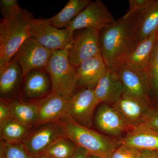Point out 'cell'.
Wrapping results in <instances>:
<instances>
[{
    "mask_svg": "<svg viewBox=\"0 0 158 158\" xmlns=\"http://www.w3.org/2000/svg\"><path fill=\"white\" fill-rule=\"evenodd\" d=\"M139 19L128 11L110 26L99 31L101 55L110 70L117 72L138 45Z\"/></svg>",
    "mask_w": 158,
    "mask_h": 158,
    "instance_id": "cell-1",
    "label": "cell"
},
{
    "mask_svg": "<svg viewBox=\"0 0 158 158\" xmlns=\"http://www.w3.org/2000/svg\"><path fill=\"white\" fill-rule=\"evenodd\" d=\"M59 123L64 136L69 138L78 147L87 150L90 155L101 158H110L114 151L120 145L119 141L82 126L68 117Z\"/></svg>",
    "mask_w": 158,
    "mask_h": 158,
    "instance_id": "cell-2",
    "label": "cell"
},
{
    "mask_svg": "<svg viewBox=\"0 0 158 158\" xmlns=\"http://www.w3.org/2000/svg\"><path fill=\"white\" fill-rule=\"evenodd\" d=\"M33 19L27 11L22 10L12 18L2 19L0 23V71L30 37V25Z\"/></svg>",
    "mask_w": 158,
    "mask_h": 158,
    "instance_id": "cell-3",
    "label": "cell"
},
{
    "mask_svg": "<svg viewBox=\"0 0 158 158\" xmlns=\"http://www.w3.org/2000/svg\"><path fill=\"white\" fill-rule=\"evenodd\" d=\"M69 48L53 51L45 70L50 77L52 91L71 96L77 87V78L69 59Z\"/></svg>",
    "mask_w": 158,
    "mask_h": 158,
    "instance_id": "cell-4",
    "label": "cell"
},
{
    "mask_svg": "<svg viewBox=\"0 0 158 158\" xmlns=\"http://www.w3.org/2000/svg\"><path fill=\"white\" fill-rule=\"evenodd\" d=\"M73 33L67 28L61 29L54 27L48 19L33 18L30 25V37L52 51L69 48Z\"/></svg>",
    "mask_w": 158,
    "mask_h": 158,
    "instance_id": "cell-5",
    "label": "cell"
},
{
    "mask_svg": "<svg viewBox=\"0 0 158 158\" xmlns=\"http://www.w3.org/2000/svg\"><path fill=\"white\" fill-rule=\"evenodd\" d=\"M98 34L99 31L91 29L73 31L72 41L68 49V57L75 68L85 60L101 55Z\"/></svg>",
    "mask_w": 158,
    "mask_h": 158,
    "instance_id": "cell-6",
    "label": "cell"
},
{
    "mask_svg": "<svg viewBox=\"0 0 158 158\" xmlns=\"http://www.w3.org/2000/svg\"><path fill=\"white\" fill-rule=\"evenodd\" d=\"M71 97L52 91L44 97L33 102L37 112L34 127L51 122H59L68 117Z\"/></svg>",
    "mask_w": 158,
    "mask_h": 158,
    "instance_id": "cell-7",
    "label": "cell"
},
{
    "mask_svg": "<svg viewBox=\"0 0 158 158\" xmlns=\"http://www.w3.org/2000/svg\"><path fill=\"white\" fill-rule=\"evenodd\" d=\"M113 15L101 0L91 2L70 23L67 29L73 32L82 29L99 31L115 22Z\"/></svg>",
    "mask_w": 158,
    "mask_h": 158,
    "instance_id": "cell-8",
    "label": "cell"
},
{
    "mask_svg": "<svg viewBox=\"0 0 158 158\" xmlns=\"http://www.w3.org/2000/svg\"><path fill=\"white\" fill-rule=\"evenodd\" d=\"M98 105L94 89H76L70 98L68 117L78 124L90 128L94 110Z\"/></svg>",
    "mask_w": 158,
    "mask_h": 158,
    "instance_id": "cell-9",
    "label": "cell"
},
{
    "mask_svg": "<svg viewBox=\"0 0 158 158\" xmlns=\"http://www.w3.org/2000/svg\"><path fill=\"white\" fill-rule=\"evenodd\" d=\"M52 52L29 37L23 44L11 60L18 62L24 77L31 71L45 69Z\"/></svg>",
    "mask_w": 158,
    "mask_h": 158,
    "instance_id": "cell-10",
    "label": "cell"
},
{
    "mask_svg": "<svg viewBox=\"0 0 158 158\" xmlns=\"http://www.w3.org/2000/svg\"><path fill=\"white\" fill-rule=\"evenodd\" d=\"M64 136L59 122H51L33 128L22 141L31 156L43 153L54 141Z\"/></svg>",
    "mask_w": 158,
    "mask_h": 158,
    "instance_id": "cell-11",
    "label": "cell"
},
{
    "mask_svg": "<svg viewBox=\"0 0 158 158\" xmlns=\"http://www.w3.org/2000/svg\"><path fill=\"white\" fill-rule=\"evenodd\" d=\"M94 123L98 129L111 137L125 136L134 128L114 107L106 103H102L99 107Z\"/></svg>",
    "mask_w": 158,
    "mask_h": 158,
    "instance_id": "cell-12",
    "label": "cell"
},
{
    "mask_svg": "<svg viewBox=\"0 0 158 158\" xmlns=\"http://www.w3.org/2000/svg\"><path fill=\"white\" fill-rule=\"evenodd\" d=\"M52 92V81L46 70H32L24 77L19 99L33 102Z\"/></svg>",
    "mask_w": 158,
    "mask_h": 158,
    "instance_id": "cell-13",
    "label": "cell"
},
{
    "mask_svg": "<svg viewBox=\"0 0 158 158\" xmlns=\"http://www.w3.org/2000/svg\"><path fill=\"white\" fill-rule=\"evenodd\" d=\"M117 72L123 85L122 97L136 99L149 103L148 86L145 75L123 64Z\"/></svg>",
    "mask_w": 158,
    "mask_h": 158,
    "instance_id": "cell-14",
    "label": "cell"
},
{
    "mask_svg": "<svg viewBox=\"0 0 158 158\" xmlns=\"http://www.w3.org/2000/svg\"><path fill=\"white\" fill-rule=\"evenodd\" d=\"M75 69L77 87L94 89L109 68L99 55L81 62Z\"/></svg>",
    "mask_w": 158,
    "mask_h": 158,
    "instance_id": "cell-15",
    "label": "cell"
},
{
    "mask_svg": "<svg viewBox=\"0 0 158 158\" xmlns=\"http://www.w3.org/2000/svg\"><path fill=\"white\" fill-rule=\"evenodd\" d=\"M23 75L17 61L11 60L0 71L1 98L19 99Z\"/></svg>",
    "mask_w": 158,
    "mask_h": 158,
    "instance_id": "cell-16",
    "label": "cell"
},
{
    "mask_svg": "<svg viewBox=\"0 0 158 158\" xmlns=\"http://www.w3.org/2000/svg\"><path fill=\"white\" fill-rule=\"evenodd\" d=\"M133 127L142 124L152 108L149 103L122 97L112 105Z\"/></svg>",
    "mask_w": 158,
    "mask_h": 158,
    "instance_id": "cell-17",
    "label": "cell"
},
{
    "mask_svg": "<svg viewBox=\"0 0 158 158\" xmlns=\"http://www.w3.org/2000/svg\"><path fill=\"white\" fill-rule=\"evenodd\" d=\"M98 104H113L122 97L123 88L117 72L108 69L94 89Z\"/></svg>",
    "mask_w": 158,
    "mask_h": 158,
    "instance_id": "cell-18",
    "label": "cell"
},
{
    "mask_svg": "<svg viewBox=\"0 0 158 158\" xmlns=\"http://www.w3.org/2000/svg\"><path fill=\"white\" fill-rule=\"evenodd\" d=\"M158 40V31L138 43L134 52L124 64L145 75Z\"/></svg>",
    "mask_w": 158,
    "mask_h": 158,
    "instance_id": "cell-19",
    "label": "cell"
},
{
    "mask_svg": "<svg viewBox=\"0 0 158 158\" xmlns=\"http://www.w3.org/2000/svg\"><path fill=\"white\" fill-rule=\"evenodd\" d=\"M125 144L139 150L158 151V131L143 124L134 127L119 140Z\"/></svg>",
    "mask_w": 158,
    "mask_h": 158,
    "instance_id": "cell-20",
    "label": "cell"
},
{
    "mask_svg": "<svg viewBox=\"0 0 158 158\" xmlns=\"http://www.w3.org/2000/svg\"><path fill=\"white\" fill-rule=\"evenodd\" d=\"M91 2L90 0H69L61 11L48 19L49 20L58 28H67L70 23Z\"/></svg>",
    "mask_w": 158,
    "mask_h": 158,
    "instance_id": "cell-21",
    "label": "cell"
},
{
    "mask_svg": "<svg viewBox=\"0 0 158 158\" xmlns=\"http://www.w3.org/2000/svg\"><path fill=\"white\" fill-rule=\"evenodd\" d=\"M137 13L139 19V43L158 31V0H154L147 8Z\"/></svg>",
    "mask_w": 158,
    "mask_h": 158,
    "instance_id": "cell-22",
    "label": "cell"
},
{
    "mask_svg": "<svg viewBox=\"0 0 158 158\" xmlns=\"http://www.w3.org/2000/svg\"><path fill=\"white\" fill-rule=\"evenodd\" d=\"M6 100L9 104L12 118L30 128H33L37 118L36 107L34 103L20 99Z\"/></svg>",
    "mask_w": 158,
    "mask_h": 158,
    "instance_id": "cell-23",
    "label": "cell"
},
{
    "mask_svg": "<svg viewBox=\"0 0 158 158\" xmlns=\"http://www.w3.org/2000/svg\"><path fill=\"white\" fill-rule=\"evenodd\" d=\"M31 129L11 118L0 125L1 140L8 143H21Z\"/></svg>",
    "mask_w": 158,
    "mask_h": 158,
    "instance_id": "cell-24",
    "label": "cell"
},
{
    "mask_svg": "<svg viewBox=\"0 0 158 158\" xmlns=\"http://www.w3.org/2000/svg\"><path fill=\"white\" fill-rule=\"evenodd\" d=\"M77 147L69 138L62 136L52 143L43 153L54 158H71Z\"/></svg>",
    "mask_w": 158,
    "mask_h": 158,
    "instance_id": "cell-25",
    "label": "cell"
},
{
    "mask_svg": "<svg viewBox=\"0 0 158 158\" xmlns=\"http://www.w3.org/2000/svg\"><path fill=\"white\" fill-rule=\"evenodd\" d=\"M145 74L149 94L158 97V40Z\"/></svg>",
    "mask_w": 158,
    "mask_h": 158,
    "instance_id": "cell-26",
    "label": "cell"
},
{
    "mask_svg": "<svg viewBox=\"0 0 158 158\" xmlns=\"http://www.w3.org/2000/svg\"><path fill=\"white\" fill-rule=\"evenodd\" d=\"M1 158H31L22 142L8 143L1 140Z\"/></svg>",
    "mask_w": 158,
    "mask_h": 158,
    "instance_id": "cell-27",
    "label": "cell"
},
{
    "mask_svg": "<svg viewBox=\"0 0 158 158\" xmlns=\"http://www.w3.org/2000/svg\"><path fill=\"white\" fill-rule=\"evenodd\" d=\"M0 7L4 19L15 17L23 10L20 8L16 0H1Z\"/></svg>",
    "mask_w": 158,
    "mask_h": 158,
    "instance_id": "cell-28",
    "label": "cell"
},
{
    "mask_svg": "<svg viewBox=\"0 0 158 158\" xmlns=\"http://www.w3.org/2000/svg\"><path fill=\"white\" fill-rule=\"evenodd\" d=\"M140 150L125 144H120L114 151L111 158H138Z\"/></svg>",
    "mask_w": 158,
    "mask_h": 158,
    "instance_id": "cell-29",
    "label": "cell"
},
{
    "mask_svg": "<svg viewBox=\"0 0 158 158\" xmlns=\"http://www.w3.org/2000/svg\"><path fill=\"white\" fill-rule=\"evenodd\" d=\"M154 0H129V11L138 12L146 9Z\"/></svg>",
    "mask_w": 158,
    "mask_h": 158,
    "instance_id": "cell-30",
    "label": "cell"
},
{
    "mask_svg": "<svg viewBox=\"0 0 158 158\" xmlns=\"http://www.w3.org/2000/svg\"><path fill=\"white\" fill-rule=\"evenodd\" d=\"M12 118L8 101L6 99H0V125L7 120Z\"/></svg>",
    "mask_w": 158,
    "mask_h": 158,
    "instance_id": "cell-31",
    "label": "cell"
},
{
    "mask_svg": "<svg viewBox=\"0 0 158 158\" xmlns=\"http://www.w3.org/2000/svg\"><path fill=\"white\" fill-rule=\"evenodd\" d=\"M158 131V109H152L142 124Z\"/></svg>",
    "mask_w": 158,
    "mask_h": 158,
    "instance_id": "cell-32",
    "label": "cell"
},
{
    "mask_svg": "<svg viewBox=\"0 0 158 158\" xmlns=\"http://www.w3.org/2000/svg\"><path fill=\"white\" fill-rule=\"evenodd\" d=\"M138 158H158V151L155 150H140Z\"/></svg>",
    "mask_w": 158,
    "mask_h": 158,
    "instance_id": "cell-33",
    "label": "cell"
},
{
    "mask_svg": "<svg viewBox=\"0 0 158 158\" xmlns=\"http://www.w3.org/2000/svg\"><path fill=\"white\" fill-rule=\"evenodd\" d=\"M90 153L85 148L78 147L73 155L71 158H88Z\"/></svg>",
    "mask_w": 158,
    "mask_h": 158,
    "instance_id": "cell-34",
    "label": "cell"
},
{
    "mask_svg": "<svg viewBox=\"0 0 158 158\" xmlns=\"http://www.w3.org/2000/svg\"><path fill=\"white\" fill-rule=\"evenodd\" d=\"M31 158H54L45 153H41L38 155L31 156Z\"/></svg>",
    "mask_w": 158,
    "mask_h": 158,
    "instance_id": "cell-35",
    "label": "cell"
},
{
    "mask_svg": "<svg viewBox=\"0 0 158 158\" xmlns=\"http://www.w3.org/2000/svg\"><path fill=\"white\" fill-rule=\"evenodd\" d=\"M88 158H101L97 156L92 155L90 154V155L88 156Z\"/></svg>",
    "mask_w": 158,
    "mask_h": 158,
    "instance_id": "cell-36",
    "label": "cell"
},
{
    "mask_svg": "<svg viewBox=\"0 0 158 158\" xmlns=\"http://www.w3.org/2000/svg\"></svg>",
    "mask_w": 158,
    "mask_h": 158,
    "instance_id": "cell-37",
    "label": "cell"
}]
</instances>
